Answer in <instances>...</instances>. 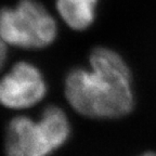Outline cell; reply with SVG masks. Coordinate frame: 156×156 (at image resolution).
<instances>
[{
    "label": "cell",
    "instance_id": "obj_1",
    "mask_svg": "<svg viewBox=\"0 0 156 156\" xmlns=\"http://www.w3.org/2000/svg\"><path fill=\"white\" fill-rule=\"evenodd\" d=\"M90 71L76 68L65 80V95L74 110L91 118H117L131 112V75L122 58L99 47L90 54Z\"/></svg>",
    "mask_w": 156,
    "mask_h": 156
},
{
    "label": "cell",
    "instance_id": "obj_2",
    "mask_svg": "<svg viewBox=\"0 0 156 156\" xmlns=\"http://www.w3.org/2000/svg\"><path fill=\"white\" fill-rule=\"evenodd\" d=\"M56 23L36 0H21L14 8L0 10V36L10 46L39 49L56 37Z\"/></svg>",
    "mask_w": 156,
    "mask_h": 156
},
{
    "label": "cell",
    "instance_id": "obj_3",
    "mask_svg": "<svg viewBox=\"0 0 156 156\" xmlns=\"http://www.w3.org/2000/svg\"><path fill=\"white\" fill-rule=\"evenodd\" d=\"M46 91V83L38 68L19 62L0 79V104L13 110L28 108L40 102Z\"/></svg>",
    "mask_w": 156,
    "mask_h": 156
},
{
    "label": "cell",
    "instance_id": "obj_4",
    "mask_svg": "<svg viewBox=\"0 0 156 156\" xmlns=\"http://www.w3.org/2000/svg\"><path fill=\"white\" fill-rule=\"evenodd\" d=\"M5 151L7 156H47L54 149L39 120L19 116L8 127Z\"/></svg>",
    "mask_w": 156,
    "mask_h": 156
},
{
    "label": "cell",
    "instance_id": "obj_5",
    "mask_svg": "<svg viewBox=\"0 0 156 156\" xmlns=\"http://www.w3.org/2000/svg\"><path fill=\"white\" fill-rule=\"evenodd\" d=\"M97 3L98 0H56V9L71 28L83 30L94 21Z\"/></svg>",
    "mask_w": 156,
    "mask_h": 156
},
{
    "label": "cell",
    "instance_id": "obj_6",
    "mask_svg": "<svg viewBox=\"0 0 156 156\" xmlns=\"http://www.w3.org/2000/svg\"><path fill=\"white\" fill-rule=\"evenodd\" d=\"M40 124L51 142L53 149L62 146L69 136V124L65 113L58 106H48L42 113Z\"/></svg>",
    "mask_w": 156,
    "mask_h": 156
},
{
    "label": "cell",
    "instance_id": "obj_7",
    "mask_svg": "<svg viewBox=\"0 0 156 156\" xmlns=\"http://www.w3.org/2000/svg\"><path fill=\"white\" fill-rule=\"evenodd\" d=\"M5 58H7V44L3 41V39L0 36V69L2 68Z\"/></svg>",
    "mask_w": 156,
    "mask_h": 156
},
{
    "label": "cell",
    "instance_id": "obj_8",
    "mask_svg": "<svg viewBox=\"0 0 156 156\" xmlns=\"http://www.w3.org/2000/svg\"><path fill=\"white\" fill-rule=\"evenodd\" d=\"M142 156H156V154H154V153H146V154H144V155H142Z\"/></svg>",
    "mask_w": 156,
    "mask_h": 156
}]
</instances>
